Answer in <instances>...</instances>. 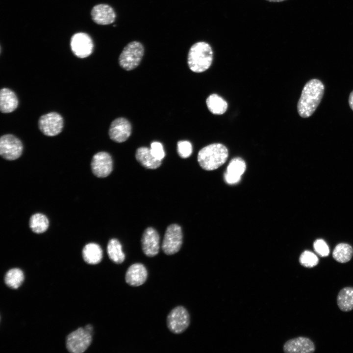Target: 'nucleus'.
<instances>
[{
  "instance_id": "nucleus-22",
  "label": "nucleus",
  "mask_w": 353,
  "mask_h": 353,
  "mask_svg": "<svg viewBox=\"0 0 353 353\" xmlns=\"http://www.w3.org/2000/svg\"><path fill=\"white\" fill-rule=\"evenodd\" d=\"M107 252L110 259L116 264L123 263L125 255L120 242L116 239H110L107 244Z\"/></svg>"
},
{
  "instance_id": "nucleus-14",
  "label": "nucleus",
  "mask_w": 353,
  "mask_h": 353,
  "mask_svg": "<svg viewBox=\"0 0 353 353\" xmlns=\"http://www.w3.org/2000/svg\"><path fill=\"white\" fill-rule=\"evenodd\" d=\"M283 350L286 353H312L315 350V347L309 338L300 336L287 341Z\"/></svg>"
},
{
  "instance_id": "nucleus-34",
  "label": "nucleus",
  "mask_w": 353,
  "mask_h": 353,
  "mask_svg": "<svg viewBox=\"0 0 353 353\" xmlns=\"http://www.w3.org/2000/svg\"><path fill=\"white\" fill-rule=\"evenodd\" d=\"M269 2H282L286 0H266Z\"/></svg>"
},
{
  "instance_id": "nucleus-23",
  "label": "nucleus",
  "mask_w": 353,
  "mask_h": 353,
  "mask_svg": "<svg viewBox=\"0 0 353 353\" xmlns=\"http://www.w3.org/2000/svg\"><path fill=\"white\" fill-rule=\"evenodd\" d=\"M353 255V247L350 245L344 243L337 244L332 252V257L334 260L341 263L349 262Z\"/></svg>"
},
{
  "instance_id": "nucleus-16",
  "label": "nucleus",
  "mask_w": 353,
  "mask_h": 353,
  "mask_svg": "<svg viewBox=\"0 0 353 353\" xmlns=\"http://www.w3.org/2000/svg\"><path fill=\"white\" fill-rule=\"evenodd\" d=\"M148 278V271L141 263H134L130 265L126 273L125 280L132 286H139L143 284Z\"/></svg>"
},
{
  "instance_id": "nucleus-33",
  "label": "nucleus",
  "mask_w": 353,
  "mask_h": 353,
  "mask_svg": "<svg viewBox=\"0 0 353 353\" xmlns=\"http://www.w3.org/2000/svg\"><path fill=\"white\" fill-rule=\"evenodd\" d=\"M84 328L88 331L89 333H90L91 334L93 333V328L92 325H87Z\"/></svg>"
},
{
  "instance_id": "nucleus-21",
  "label": "nucleus",
  "mask_w": 353,
  "mask_h": 353,
  "mask_svg": "<svg viewBox=\"0 0 353 353\" xmlns=\"http://www.w3.org/2000/svg\"><path fill=\"white\" fill-rule=\"evenodd\" d=\"M206 103L208 110L213 114H223L227 108V102L216 94L209 95L206 99Z\"/></svg>"
},
{
  "instance_id": "nucleus-4",
  "label": "nucleus",
  "mask_w": 353,
  "mask_h": 353,
  "mask_svg": "<svg viewBox=\"0 0 353 353\" xmlns=\"http://www.w3.org/2000/svg\"><path fill=\"white\" fill-rule=\"evenodd\" d=\"M144 54V47L140 42L134 41L128 43L119 57V64L124 70L134 69L141 62Z\"/></svg>"
},
{
  "instance_id": "nucleus-2",
  "label": "nucleus",
  "mask_w": 353,
  "mask_h": 353,
  "mask_svg": "<svg viewBox=\"0 0 353 353\" xmlns=\"http://www.w3.org/2000/svg\"><path fill=\"white\" fill-rule=\"evenodd\" d=\"M213 52L207 42L199 41L190 48L187 56V64L193 72L200 73L207 70L212 64Z\"/></svg>"
},
{
  "instance_id": "nucleus-8",
  "label": "nucleus",
  "mask_w": 353,
  "mask_h": 353,
  "mask_svg": "<svg viewBox=\"0 0 353 353\" xmlns=\"http://www.w3.org/2000/svg\"><path fill=\"white\" fill-rule=\"evenodd\" d=\"M23 146L21 141L12 134H5L0 138V154L5 159L14 160L22 154Z\"/></svg>"
},
{
  "instance_id": "nucleus-6",
  "label": "nucleus",
  "mask_w": 353,
  "mask_h": 353,
  "mask_svg": "<svg viewBox=\"0 0 353 353\" xmlns=\"http://www.w3.org/2000/svg\"><path fill=\"white\" fill-rule=\"evenodd\" d=\"M92 334L80 328L70 333L66 338V348L72 353H82L90 345Z\"/></svg>"
},
{
  "instance_id": "nucleus-31",
  "label": "nucleus",
  "mask_w": 353,
  "mask_h": 353,
  "mask_svg": "<svg viewBox=\"0 0 353 353\" xmlns=\"http://www.w3.org/2000/svg\"><path fill=\"white\" fill-rule=\"evenodd\" d=\"M241 177L229 175L227 173L225 174V179L227 183L229 184H234L239 182Z\"/></svg>"
},
{
  "instance_id": "nucleus-7",
  "label": "nucleus",
  "mask_w": 353,
  "mask_h": 353,
  "mask_svg": "<svg viewBox=\"0 0 353 353\" xmlns=\"http://www.w3.org/2000/svg\"><path fill=\"white\" fill-rule=\"evenodd\" d=\"M182 243V233L180 227L172 224L166 230L162 243V250L167 255L177 252Z\"/></svg>"
},
{
  "instance_id": "nucleus-18",
  "label": "nucleus",
  "mask_w": 353,
  "mask_h": 353,
  "mask_svg": "<svg viewBox=\"0 0 353 353\" xmlns=\"http://www.w3.org/2000/svg\"><path fill=\"white\" fill-rule=\"evenodd\" d=\"M18 100L12 90L3 88L0 91V110L4 113H10L17 107Z\"/></svg>"
},
{
  "instance_id": "nucleus-17",
  "label": "nucleus",
  "mask_w": 353,
  "mask_h": 353,
  "mask_svg": "<svg viewBox=\"0 0 353 353\" xmlns=\"http://www.w3.org/2000/svg\"><path fill=\"white\" fill-rule=\"evenodd\" d=\"M135 157L143 166L150 169H155L161 164V161L156 158L151 153L150 149L142 147L136 151Z\"/></svg>"
},
{
  "instance_id": "nucleus-28",
  "label": "nucleus",
  "mask_w": 353,
  "mask_h": 353,
  "mask_svg": "<svg viewBox=\"0 0 353 353\" xmlns=\"http://www.w3.org/2000/svg\"><path fill=\"white\" fill-rule=\"evenodd\" d=\"M177 151L180 157L186 158L189 157L192 152V146L188 141H179L177 143Z\"/></svg>"
},
{
  "instance_id": "nucleus-15",
  "label": "nucleus",
  "mask_w": 353,
  "mask_h": 353,
  "mask_svg": "<svg viewBox=\"0 0 353 353\" xmlns=\"http://www.w3.org/2000/svg\"><path fill=\"white\" fill-rule=\"evenodd\" d=\"M91 14L93 21L101 25L112 24L115 22L116 17L113 8L106 4H99L94 6Z\"/></svg>"
},
{
  "instance_id": "nucleus-11",
  "label": "nucleus",
  "mask_w": 353,
  "mask_h": 353,
  "mask_svg": "<svg viewBox=\"0 0 353 353\" xmlns=\"http://www.w3.org/2000/svg\"><path fill=\"white\" fill-rule=\"evenodd\" d=\"M91 166L95 176L100 178L105 177L112 171V159L108 153L105 151L99 152L93 156Z\"/></svg>"
},
{
  "instance_id": "nucleus-24",
  "label": "nucleus",
  "mask_w": 353,
  "mask_h": 353,
  "mask_svg": "<svg viewBox=\"0 0 353 353\" xmlns=\"http://www.w3.org/2000/svg\"><path fill=\"white\" fill-rule=\"evenodd\" d=\"M29 225L32 231L36 233H42L45 232L49 226L47 217L41 213L32 215L29 222Z\"/></svg>"
},
{
  "instance_id": "nucleus-1",
  "label": "nucleus",
  "mask_w": 353,
  "mask_h": 353,
  "mask_svg": "<svg viewBox=\"0 0 353 353\" xmlns=\"http://www.w3.org/2000/svg\"><path fill=\"white\" fill-rule=\"evenodd\" d=\"M325 87L316 78L310 79L304 86L297 104V110L302 118L311 116L316 110L324 96Z\"/></svg>"
},
{
  "instance_id": "nucleus-3",
  "label": "nucleus",
  "mask_w": 353,
  "mask_h": 353,
  "mask_svg": "<svg viewBox=\"0 0 353 353\" xmlns=\"http://www.w3.org/2000/svg\"><path fill=\"white\" fill-rule=\"evenodd\" d=\"M228 155V150L225 146L214 143L202 148L198 152L197 158L203 169L212 171L225 163Z\"/></svg>"
},
{
  "instance_id": "nucleus-19",
  "label": "nucleus",
  "mask_w": 353,
  "mask_h": 353,
  "mask_svg": "<svg viewBox=\"0 0 353 353\" xmlns=\"http://www.w3.org/2000/svg\"><path fill=\"white\" fill-rule=\"evenodd\" d=\"M82 256L86 263L97 264L102 260V250L100 246L96 243H88L82 250Z\"/></svg>"
},
{
  "instance_id": "nucleus-25",
  "label": "nucleus",
  "mask_w": 353,
  "mask_h": 353,
  "mask_svg": "<svg viewBox=\"0 0 353 353\" xmlns=\"http://www.w3.org/2000/svg\"><path fill=\"white\" fill-rule=\"evenodd\" d=\"M24 280L23 272L19 268L8 270L4 277V282L7 286L12 289L18 288Z\"/></svg>"
},
{
  "instance_id": "nucleus-12",
  "label": "nucleus",
  "mask_w": 353,
  "mask_h": 353,
  "mask_svg": "<svg viewBox=\"0 0 353 353\" xmlns=\"http://www.w3.org/2000/svg\"><path fill=\"white\" fill-rule=\"evenodd\" d=\"M108 133L112 140L117 143L124 142L131 135V124L125 118H118L111 123Z\"/></svg>"
},
{
  "instance_id": "nucleus-32",
  "label": "nucleus",
  "mask_w": 353,
  "mask_h": 353,
  "mask_svg": "<svg viewBox=\"0 0 353 353\" xmlns=\"http://www.w3.org/2000/svg\"><path fill=\"white\" fill-rule=\"evenodd\" d=\"M349 104L351 109L353 111V90L351 92L349 95Z\"/></svg>"
},
{
  "instance_id": "nucleus-27",
  "label": "nucleus",
  "mask_w": 353,
  "mask_h": 353,
  "mask_svg": "<svg viewBox=\"0 0 353 353\" xmlns=\"http://www.w3.org/2000/svg\"><path fill=\"white\" fill-rule=\"evenodd\" d=\"M299 262L301 265L306 268H312L319 263V258L313 252L304 251L300 256Z\"/></svg>"
},
{
  "instance_id": "nucleus-9",
  "label": "nucleus",
  "mask_w": 353,
  "mask_h": 353,
  "mask_svg": "<svg viewBox=\"0 0 353 353\" xmlns=\"http://www.w3.org/2000/svg\"><path fill=\"white\" fill-rule=\"evenodd\" d=\"M38 126L44 134L54 136L61 132L63 127V120L59 114L50 112L40 117Z\"/></svg>"
},
{
  "instance_id": "nucleus-10",
  "label": "nucleus",
  "mask_w": 353,
  "mask_h": 353,
  "mask_svg": "<svg viewBox=\"0 0 353 353\" xmlns=\"http://www.w3.org/2000/svg\"><path fill=\"white\" fill-rule=\"evenodd\" d=\"M70 45L72 51L79 58L88 57L93 50V41L85 33L79 32L74 34L71 38Z\"/></svg>"
},
{
  "instance_id": "nucleus-20",
  "label": "nucleus",
  "mask_w": 353,
  "mask_h": 353,
  "mask_svg": "<svg viewBox=\"0 0 353 353\" xmlns=\"http://www.w3.org/2000/svg\"><path fill=\"white\" fill-rule=\"evenodd\" d=\"M337 304L342 311L348 312L353 309V287H345L338 293Z\"/></svg>"
},
{
  "instance_id": "nucleus-5",
  "label": "nucleus",
  "mask_w": 353,
  "mask_h": 353,
  "mask_svg": "<svg viewBox=\"0 0 353 353\" xmlns=\"http://www.w3.org/2000/svg\"><path fill=\"white\" fill-rule=\"evenodd\" d=\"M190 322L189 314L182 306L175 307L167 317V327L174 334L183 332L188 328Z\"/></svg>"
},
{
  "instance_id": "nucleus-13",
  "label": "nucleus",
  "mask_w": 353,
  "mask_h": 353,
  "mask_svg": "<svg viewBox=\"0 0 353 353\" xmlns=\"http://www.w3.org/2000/svg\"><path fill=\"white\" fill-rule=\"evenodd\" d=\"M142 249L148 257L156 255L159 251L160 237L156 230L151 227H148L141 238Z\"/></svg>"
},
{
  "instance_id": "nucleus-26",
  "label": "nucleus",
  "mask_w": 353,
  "mask_h": 353,
  "mask_svg": "<svg viewBox=\"0 0 353 353\" xmlns=\"http://www.w3.org/2000/svg\"><path fill=\"white\" fill-rule=\"evenodd\" d=\"M246 170V163L241 158L232 159L229 162L226 173L238 177H241Z\"/></svg>"
},
{
  "instance_id": "nucleus-29",
  "label": "nucleus",
  "mask_w": 353,
  "mask_h": 353,
  "mask_svg": "<svg viewBox=\"0 0 353 353\" xmlns=\"http://www.w3.org/2000/svg\"><path fill=\"white\" fill-rule=\"evenodd\" d=\"M313 249L315 252L321 257L328 256L329 249L326 242L321 239L316 240L313 243Z\"/></svg>"
},
{
  "instance_id": "nucleus-30",
  "label": "nucleus",
  "mask_w": 353,
  "mask_h": 353,
  "mask_svg": "<svg viewBox=\"0 0 353 353\" xmlns=\"http://www.w3.org/2000/svg\"><path fill=\"white\" fill-rule=\"evenodd\" d=\"M151 151L152 155L157 159L162 160L165 155L163 147L159 142H153L151 144Z\"/></svg>"
}]
</instances>
